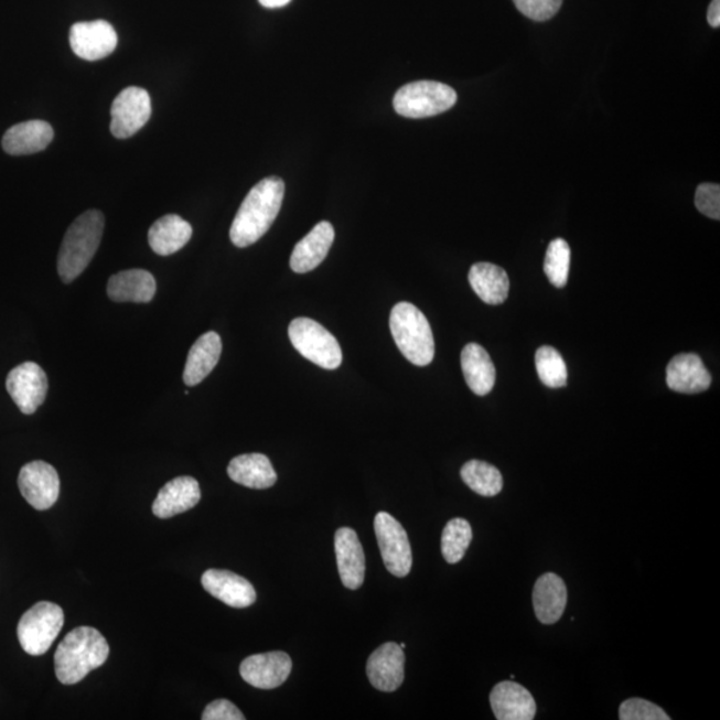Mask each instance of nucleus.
Listing matches in <instances>:
<instances>
[{
	"label": "nucleus",
	"mask_w": 720,
	"mask_h": 720,
	"mask_svg": "<svg viewBox=\"0 0 720 720\" xmlns=\"http://www.w3.org/2000/svg\"><path fill=\"white\" fill-rule=\"evenodd\" d=\"M283 197L284 182L278 176H269L255 184L229 229L233 244L240 248L257 244L276 222Z\"/></svg>",
	"instance_id": "nucleus-1"
},
{
	"label": "nucleus",
	"mask_w": 720,
	"mask_h": 720,
	"mask_svg": "<svg viewBox=\"0 0 720 720\" xmlns=\"http://www.w3.org/2000/svg\"><path fill=\"white\" fill-rule=\"evenodd\" d=\"M110 646L94 627H78L68 633L55 653V674L63 685H76L106 664Z\"/></svg>",
	"instance_id": "nucleus-2"
},
{
	"label": "nucleus",
	"mask_w": 720,
	"mask_h": 720,
	"mask_svg": "<svg viewBox=\"0 0 720 720\" xmlns=\"http://www.w3.org/2000/svg\"><path fill=\"white\" fill-rule=\"evenodd\" d=\"M105 216L90 209L68 227L57 254V273L65 283H72L92 264L104 237Z\"/></svg>",
	"instance_id": "nucleus-3"
},
{
	"label": "nucleus",
	"mask_w": 720,
	"mask_h": 720,
	"mask_svg": "<svg viewBox=\"0 0 720 720\" xmlns=\"http://www.w3.org/2000/svg\"><path fill=\"white\" fill-rule=\"evenodd\" d=\"M390 330L399 352L412 365L425 367L434 359V335L423 312L416 305L409 302L395 304L390 316Z\"/></svg>",
	"instance_id": "nucleus-4"
},
{
	"label": "nucleus",
	"mask_w": 720,
	"mask_h": 720,
	"mask_svg": "<svg viewBox=\"0 0 720 720\" xmlns=\"http://www.w3.org/2000/svg\"><path fill=\"white\" fill-rule=\"evenodd\" d=\"M456 100L454 88L444 83L419 80L399 88L395 94L394 108L405 118H430L449 111Z\"/></svg>",
	"instance_id": "nucleus-5"
},
{
	"label": "nucleus",
	"mask_w": 720,
	"mask_h": 720,
	"mask_svg": "<svg viewBox=\"0 0 720 720\" xmlns=\"http://www.w3.org/2000/svg\"><path fill=\"white\" fill-rule=\"evenodd\" d=\"M65 624V613L51 602H40L25 611L18 624V640L30 655L46 654L60 636Z\"/></svg>",
	"instance_id": "nucleus-6"
},
{
	"label": "nucleus",
	"mask_w": 720,
	"mask_h": 720,
	"mask_svg": "<svg viewBox=\"0 0 720 720\" xmlns=\"http://www.w3.org/2000/svg\"><path fill=\"white\" fill-rule=\"evenodd\" d=\"M289 336L297 352L316 366L335 369L342 365V350L335 336L310 318H297L292 321Z\"/></svg>",
	"instance_id": "nucleus-7"
},
{
	"label": "nucleus",
	"mask_w": 720,
	"mask_h": 720,
	"mask_svg": "<svg viewBox=\"0 0 720 720\" xmlns=\"http://www.w3.org/2000/svg\"><path fill=\"white\" fill-rule=\"evenodd\" d=\"M374 530L386 569L394 577L409 576L412 567V551L404 526L393 515L382 512L375 516Z\"/></svg>",
	"instance_id": "nucleus-8"
},
{
	"label": "nucleus",
	"mask_w": 720,
	"mask_h": 720,
	"mask_svg": "<svg viewBox=\"0 0 720 720\" xmlns=\"http://www.w3.org/2000/svg\"><path fill=\"white\" fill-rule=\"evenodd\" d=\"M151 98L148 92L140 87H127L120 92L111 106L112 136L127 139L143 129L151 118Z\"/></svg>",
	"instance_id": "nucleus-9"
},
{
	"label": "nucleus",
	"mask_w": 720,
	"mask_h": 720,
	"mask_svg": "<svg viewBox=\"0 0 720 720\" xmlns=\"http://www.w3.org/2000/svg\"><path fill=\"white\" fill-rule=\"evenodd\" d=\"M6 387L18 409L24 416H33L46 400L49 379L46 373L34 362H25L11 369Z\"/></svg>",
	"instance_id": "nucleus-10"
},
{
	"label": "nucleus",
	"mask_w": 720,
	"mask_h": 720,
	"mask_svg": "<svg viewBox=\"0 0 720 720\" xmlns=\"http://www.w3.org/2000/svg\"><path fill=\"white\" fill-rule=\"evenodd\" d=\"M18 484L23 498L40 512H46L60 498V475L46 462L35 461L25 464L19 473Z\"/></svg>",
	"instance_id": "nucleus-11"
},
{
	"label": "nucleus",
	"mask_w": 720,
	"mask_h": 720,
	"mask_svg": "<svg viewBox=\"0 0 720 720\" xmlns=\"http://www.w3.org/2000/svg\"><path fill=\"white\" fill-rule=\"evenodd\" d=\"M69 44L80 60L95 62L114 53L118 35L106 21L79 22L69 30Z\"/></svg>",
	"instance_id": "nucleus-12"
},
{
	"label": "nucleus",
	"mask_w": 720,
	"mask_h": 720,
	"mask_svg": "<svg viewBox=\"0 0 720 720\" xmlns=\"http://www.w3.org/2000/svg\"><path fill=\"white\" fill-rule=\"evenodd\" d=\"M292 670V660L289 654L271 652L248 656L240 665V677L246 684L273 690L282 686Z\"/></svg>",
	"instance_id": "nucleus-13"
},
{
	"label": "nucleus",
	"mask_w": 720,
	"mask_h": 720,
	"mask_svg": "<svg viewBox=\"0 0 720 720\" xmlns=\"http://www.w3.org/2000/svg\"><path fill=\"white\" fill-rule=\"evenodd\" d=\"M367 677L379 691H397L405 680L404 648L395 642L382 645L368 658Z\"/></svg>",
	"instance_id": "nucleus-14"
},
{
	"label": "nucleus",
	"mask_w": 720,
	"mask_h": 720,
	"mask_svg": "<svg viewBox=\"0 0 720 720\" xmlns=\"http://www.w3.org/2000/svg\"><path fill=\"white\" fill-rule=\"evenodd\" d=\"M202 585L208 594L233 609L250 608L257 601L254 585L233 571L207 570L202 576Z\"/></svg>",
	"instance_id": "nucleus-15"
},
{
	"label": "nucleus",
	"mask_w": 720,
	"mask_h": 720,
	"mask_svg": "<svg viewBox=\"0 0 720 720\" xmlns=\"http://www.w3.org/2000/svg\"><path fill=\"white\" fill-rule=\"evenodd\" d=\"M337 571L344 588L358 590L365 582L366 558L353 528L342 527L335 534Z\"/></svg>",
	"instance_id": "nucleus-16"
},
{
	"label": "nucleus",
	"mask_w": 720,
	"mask_h": 720,
	"mask_svg": "<svg viewBox=\"0 0 720 720\" xmlns=\"http://www.w3.org/2000/svg\"><path fill=\"white\" fill-rule=\"evenodd\" d=\"M490 703L499 720H533L537 703L526 687L513 680L501 681L490 694Z\"/></svg>",
	"instance_id": "nucleus-17"
},
{
	"label": "nucleus",
	"mask_w": 720,
	"mask_h": 720,
	"mask_svg": "<svg viewBox=\"0 0 720 720\" xmlns=\"http://www.w3.org/2000/svg\"><path fill=\"white\" fill-rule=\"evenodd\" d=\"M200 483L193 476H180L165 483L152 503V513L158 518L169 519L194 508L201 502Z\"/></svg>",
	"instance_id": "nucleus-18"
},
{
	"label": "nucleus",
	"mask_w": 720,
	"mask_h": 720,
	"mask_svg": "<svg viewBox=\"0 0 720 720\" xmlns=\"http://www.w3.org/2000/svg\"><path fill=\"white\" fill-rule=\"evenodd\" d=\"M667 386L675 393L699 394L709 390L711 374L697 354H679L668 363Z\"/></svg>",
	"instance_id": "nucleus-19"
},
{
	"label": "nucleus",
	"mask_w": 720,
	"mask_h": 720,
	"mask_svg": "<svg viewBox=\"0 0 720 720\" xmlns=\"http://www.w3.org/2000/svg\"><path fill=\"white\" fill-rule=\"evenodd\" d=\"M335 239V229L329 222H321L299 241L292 251L290 266L297 273L315 270L326 259Z\"/></svg>",
	"instance_id": "nucleus-20"
},
{
	"label": "nucleus",
	"mask_w": 720,
	"mask_h": 720,
	"mask_svg": "<svg viewBox=\"0 0 720 720\" xmlns=\"http://www.w3.org/2000/svg\"><path fill=\"white\" fill-rule=\"evenodd\" d=\"M53 139L54 129L50 123L44 120H29L6 131L2 146L10 155H30L46 150Z\"/></svg>",
	"instance_id": "nucleus-21"
},
{
	"label": "nucleus",
	"mask_w": 720,
	"mask_h": 720,
	"mask_svg": "<svg viewBox=\"0 0 720 720\" xmlns=\"http://www.w3.org/2000/svg\"><path fill=\"white\" fill-rule=\"evenodd\" d=\"M157 294V280L146 270H126L108 280L107 295L114 302L149 303Z\"/></svg>",
	"instance_id": "nucleus-22"
},
{
	"label": "nucleus",
	"mask_w": 720,
	"mask_h": 720,
	"mask_svg": "<svg viewBox=\"0 0 720 720\" xmlns=\"http://www.w3.org/2000/svg\"><path fill=\"white\" fill-rule=\"evenodd\" d=\"M533 604L539 622L557 623L567 606V588L563 579L557 573H544L534 585Z\"/></svg>",
	"instance_id": "nucleus-23"
},
{
	"label": "nucleus",
	"mask_w": 720,
	"mask_h": 720,
	"mask_svg": "<svg viewBox=\"0 0 720 720\" xmlns=\"http://www.w3.org/2000/svg\"><path fill=\"white\" fill-rule=\"evenodd\" d=\"M222 340L214 331L197 337L191 347L183 380L190 387L197 386L205 380L221 359Z\"/></svg>",
	"instance_id": "nucleus-24"
},
{
	"label": "nucleus",
	"mask_w": 720,
	"mask_h": 720,
	"mask_svg": "<svg viewBox=\"0 0 720 720\" xmlns=\"http://www.w3.org/2000/svg\"><path fill=\"white\" fill-rule=\"evenodd\" d=\"M227 474L235 483L254 490H266L278 481L270 459L264 454H244L228 464Z\"/></svg>",
	"instance_id": "nucleus-25"
},
{
	"label": "nucleus",
	"mask_w": 720,
	"mask_h": 720,
	"mask_svg": "<svg viewBox=\"0 0 720 720\" xmlns=\"http://www.w3.org/2000/svg\"><path fill=\"white\" fill-rule=\"evenodd\" d=\"M193 237V227L181 218L180 215L170 214L162 216L149 232V244L161 257H169L186 246Z\"/></svg>",
	"instance_id": "nucleus-26"
},
{
	"label": "nucleus",
	"mask_w": 720,
	"mask_h": 720,
	"mask_svg": "<svg viewBox=\"0 0 720 720\" xmlns=\"http://www.w3.org/2000/svg\"><path fill=\"white\" fill-rule=\"evenodd\" d=\"M461 363L464 379L471 391L480 397L492 393L496 378L495 366L481 344L469 343L463 348Z\"/></svg>",
	"instance_id": "nucleus-27"
},
{
	"label": "nucleus",
	"mask_w": 720,
	"mask_h": 720,
	"mask_svg": "<svg viewBox=\"0 0 720 720\" xmlns=\"http://www.w3.org/2000/svg\"><path fill=\"white\" fill-rule=\"evenodd\" d=\"M469 282L484 303L498 305L505 303L508 298L509 279L507 272L499 266L475 264L470 269Z\"/></svg>",
	"instance_id": "nucleus-28"
},
{
	"label": "nucleus",
	"mask_w": 720,
	"mask_h": 720,
	"mask_svg": "<svg viewBox=\"0 0 720 720\" xmlns=\"http://www.w3.org/2000/svg\"><path fill=\"white\" fill-rule=\"evenodd\" d=\"M461 476L464 483L473 490L474 493L482 496L498 495L503 488V476L501 471L483 461H470L461 470Z\"/></svg>",
	"instance_id": "nucleus-29"
},
{
	"label": "nucleus",
	"mask_w": 720,
	"mask_h": 720,
	"mask_svg": "<svg viewBox=\"0 0 720 720\" xmlns=\"http://www.w3.org/2000/svg\"><path fill=\"white\" fill-rule=\"evenodd\" d=\"M471 540H473V528L469 522L462 518L451 519L442 534V554L445 562L450 565L461 562Z\"/></svg>",
	"instance_id": "nucleus-30"
},
{
	"label": "nucleus",
	"mask_w": 720,
	"mask_h": 720,
	"mask_svg": "<svg viewBox=\"0 0 720 720\" xmlns=\"http://www.w3.org/2000/svg\"><path fill=\"white\" fill-rule=\"evenodd\" d=\"M535 366L545 386L560 388L567 385V366L558 350L550 346L540 347L535 355Z\"/></svg>",
	"instance_id": "nucleus-31"
},
{
	"label": "nucleus",
	"mask_w": 720,
	"mask_h": 720,
	"mask_svg": "<svg viewBox=\"0 0 720 720\" xmlns=\"http://www.w3.org/2000/svg\"><path fill=\"white\" fill-rule=\"evenodd\" d=\"M571 250L565 239H554L547 248L544 270L552 286L562 289L569 280Z\"/></svg>",
	"instance_id": "nucleus-32"
},
{
	"label": "nucleus",
	"mask_w": 720,
	"mask_h": 720,
	"mask_svg": "<svg viewBox=\"0 0 720 720\" xmlns=\"http://www.w3.org/2000/svg\"><path fill=\"white\" fill-rule=\"evenodd\" d=\"M621 720H670L665 710L642 698L624 700L620 709Z\"/></svg>",
	"instance_id": "nucleus-33"
},
{
	"label": "nucleus",
	"mask_w": 720,
	"mask_h": 720,
	"mask_svg": "<svg viewBox=\"0 0 720 720\" xmlns=\"http://www.w3.org/2000/svg\"><path fill=\"white\" fill-rule=\"evenodd\" d=\"M513 2L522 14L535 22L549 21L558 14L563 4V0H513Z\"/></svg>",
	"instance_id": "nucleus-34"
},
{
	"label": "nucleus",
	"mask_w": 720,
	"mask_h": 720,
	"mask_svg": "<svg viewBox=\"0 0 720 720\" xmlns=\"http://www.w3.org/2000/svg\"><path fill=\"white\" fill-rule=\"evenodd\" d=\"M696 206L711 219H720V187L716 183H703L697 190Z\"/></svg>",
	"instance_id": "nucleus-35"
},
{
	"label": "nucleus",
	"mask_w": 720,
	"mask_h": 720,
	"mask_svg": "<svg viewBox=\"0 0 720 720\" xmlns=\"http://www.w3.org/2000/svg\"><path fill=\"white\" fill-rule=\"evenodd\" d=\"M203 720H245L246 717L237 706L227 699L214 700L209 703L202 716Z\"/></svg>",
	"instance_id": "nucleus-36"
},
{
	"label": "nucleus",
	"mask_w": 720,
	"mask_h": 720,
	"mask_svg": "<svg viewBox=\"0 0 720 720\" xmlns=\"http://www.w3.org/2000/svg\"><path fill=\"white\" fill-rule=\"evenodd\" d=\"M707 21L711 28L718 29L720 25V0H712L709 11H707Z\"/></svg>",
	"instance_id": "nucleus-37"
},
{
	"label": "nucleus",
	"mask_w": 720,
	"mask_h": 720,
	"mask_svg": "<svg viewBox=\"0 0 720 720\" xmlns=\"http://www.w3.org/2000/svg\"><path fill=\"white\" fill-rule=\"evenodd\" d=\"M291 0H259V3L266 9H280L289 4Z\"/></svg>",
	"instance_id": "nucleus-38"
},
{
	"label": "nucleus",
	"mask_w": 720,
	"mask_h": 720,
	"mask_svg": "<svg viewBox=\"0 0 720 720\" xmlns=\"http://www.w3.org/2000/svg\"><path fill=\"white\" fill-rule=\"evenodd\" d=\"M399 646H400L401 648H404V649L406 648V645H405V643H400V645H399Z\"/></svg>",
	"instance_id": "nucleus-39"
}]
</instances>
